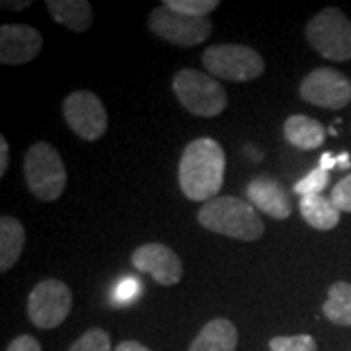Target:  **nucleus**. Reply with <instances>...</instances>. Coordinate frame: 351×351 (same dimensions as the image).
<instances>
[{"label": "nucleus", "instance_id": "4468645a", "mask_svg": "<svg viewBox=\"0 0 351 351\" xmlns=\"http://www.w3.org/2000/svg\"><path fill=\"white\" fill-rule=\"evenodd\" d=\"M239 343V330L226 318H215L201 328L191 341L189 351H234Z\"/></svg>", "mask_w": 351, "mask_h": 351}, {"label": "nucleus", "instance_id": "f3484780", "mask_svg": "<svg viewBox=\"0 0 351 351\" xmlns=\"http://www.w3.org/2000/svg\"><path fill=\"white\" fill-rule=\"evenodd\" d=\"M25 244L24 225L8 215L0 219V271L6 274L20 260Z\"/></svg>", "mask_w": 351, "mask_h": 351}, {"label": "nucleus", "instance_id": "a878e982", "mask_svg": "<svg viewBox=\"0 0 351 351\" xmlns=\"http://www.w3.org/2000/svg\"><path fill=\"white\" fill-rule=\"evenodd\" d=\"M6 351H41V343H39L38 339L34 338V336H18V338H14L10 343H8V348Z\"/></svg>", "mask_w": 351, "mask_h": 351}, {"label": "nucleus", "instance_id": "7c9ffc66", "mask_svg": "<svg viewBox=\"0 0 351 351\" xmlns=\"http://www.w3.org/2000/svg\"><path fill=\"white\" fill-rule=\"evenodd\" d=\"M336 160H338L339 170H348V168H351L350 152H341V154H338V156H336Z\"/></svg>", "mask_w": 351, "mask_h": 351}, {"label": "nucleus", "instance_id": "7ed1b4c3", "mask_svg": "<svg viewBox=\"0 0 351 351\" xmlns=\"http://www.w3.org/2000/svg\"><path fill=\"white\" fill-rule=\"evenodd\" d=\"M27 189L39 201H57L66 188V170L59 151L49 143L32 145L24 156Z\"/></svg>", "mask_w": 351, "mask_h": 351}, {"label": "nucleus", "instance_id": "5701e85b", "mask_svg": "<svg viewBox=\"0 0 351 351\" xmlns=\"http://www.w3.org/2000/svg\"><path fill=\"white\" fill-rule=\"evenodd\" d=\"M269 351H318V343L308 334L277 336L269 339Z\"/></svg>", "mask_w": 351, "mask_h": 351}, {"label": "nucleus", "instance_id": "9d476101", "mask_svg": "<svg viewBox=\"0 0 351 351\" xmlns=\"http://www.w3.org/2000/svg\"><path fill=\"white\" fill-rule=\"evenodd\" d=\"M299 94L304 101L324 110H343L351 101V80L336 69L320 66L304 76Z\"/></svg>", "mask_w": 351, "mask_h": 351}, {"label": "nucleus", "instance_id": "bb28decb", "mask_svg": "<svg viewBox=\"0 0 351 351\" xmlns=\"http://www.w3.org/2000/svg\"><path fill=\"white\" fill-rule=\"evenodd\" d=\"M8 170V141L6 137H0V176L6 174Z\"/></svg>", "mask_w": 351, "mask_h": 351}, {"label": "nucleus", "instance_id": "2eb2a0df", "mask_svg": "<svg viewBox=\"0 0 351 351\" xmlns=\"http://www.w3.org/2000/svg\"><path fill=\"white\" fill-rule=\"evenodd\" d=\"M283 135L289 145H293L295 149L301 151H314L318 147L324 145L326 138V129L320 121H316L308 115H291L287 117L285 125H283Z\"/></svg>", "mask_w": 351, "mask_h": 351}, {"label": "nucleus", "instance_id": "ddd939ff", "mask_svg": "<svg viewBox=\"0 0 351 351\" xmlns=\"http://www.w3.org/2000/svg\"><path fill=\"white\" fill-rule=\"evenodd\" d=\"M246 197L258 211L269 215L274 219H279V221L287 219L293 213V205H291L287 189L274 178H267V176L254 178L246 186Z\"/></svg>", "mask_w": 351, "mask_h": 351}, {"label": "nucleus", "instance_id": "f03ea898", "mask_svg": "<svg viewBox=\"0 0 351 351\" xmlns=\"http://www.w3.org/2000/svg\"><path fill=\"white\" fill-rule=\"evenodd\" d=\"M197 221L203 228L211 232L242 242L262 239L265 230L262 217L250 201L232 195H221L203 203L197 213Z\"/></svg>", "mask_w": 351, "mask_h": 351}, {"label": "nucleus", "instance_id": "1a4fd4ad", "mask_svg": "<svg viewBox=\"0 0 351 351\" xmlns=\"http://www.w3.org/2000/svg\"><path fill=\"white\" fill-rule=\"evenodd\" d=\"M66 125L84 141H98L108 131V113L101 100L90 90H76L63 101Z\"/></svg>", "mask_w": 351, "mask_h": 351}, {"label": "nucleus", "instance_id": "393cba45", "mask_svg": "<svg viewBox=\"0 0 351 351\" xmlns=\"http://www.w3.org/2000/svg\"><path fill=\"white\" fill-rule=\"evenodd\" d=\"M138 281L133 277H125L117 283L115 287V301L119 302H131L135 301V297L138 295Z\"/></svg>", "mask_w": 351, "mask_h": 351}, {"label": "nucleus", "instance_id": "aec40b11", "mask_svg": "<svg viewBox=\"0 0 351 351\" xmlns=\"http://www.w3.org/2000/svg\"><path fill=\"white\" fill-rule=\"evenodd\" d=\"M69 351H113L112 338L106 330L92 328L76 339L75 343L69 348Z\"/></svg>", "mask_w": 351, "mask_h": 351}, {"label": "nucleus", "instance_id": "cd10ccee", "mask_svg": "<svg viewBox=\"0 0 351 351\" xmlns=\"http://www.w3.org/2000/svg\"><path fill=\"white\" fill-rule=\"evenodd\" d=\"M113 351H152L149 350L147 346H143L141 341H135V339H125V341H121L117 348Z\"/></svg>", "mask_w": 351, "mask_h": 351}, {"label": "nucleus", "instance_id": "9b49d317", "mask_svg": "<svg viewBox=\"0 0 351 351\" xmlns=\"http://www.w3.org/2000/svg\"><path fill=\"white\" fill-rule=\"evenodd\" d=\"M131 262L141 274H149L158 285H166V287L180 283L184 276V265L178 254L170 246L158 242L138 246L131 256Z\"/></svg>", "mask_w": 351, "mask_h": 351}, {"label": "nucleus", "instance_id": "dca6fc26", "mask_svg": "<svg viewBox=\"0 0 351 351\" xmlns=\"http://www.w3.org/2000/svg\"><path fill=\"white\" fill-rule=\"evenodd\" d=\"M51 18L71 32H86L92 27L94 12L88 0H47Z\"/></svg>", "mask_w": 351, "mask_h": 351}, {"label": "nucleus", "instance_id": "a211bd4d", "mask_svg": "<svg viewBox=\"0 0 351 351\" xmlns=\"http://www.w3.org/2000/svg\"><path fill=\"white\" fill-rule=\"evenodd\" d=\"M301 217L316 230H332L339 223V211L326 195H304L299 199Z\"/></svg>", "mask_w": 351, "mask_h": 351}, {"label": "nucleus", "instance_id": "f257e3e1", "mask_svg": "<svg viewBox=\"0 0 351 351\" xmlns=\"http://www.w3.org/2000/svg\"><path fill=\"white\" fill-rule=\"evenodd\" d=\"M226 158L223 147L211 137L191 141L178 166V180L184 195L191 201L215 199L225 182Z\"/></svg>", "mask_w": 351, "mask_h": 351}, {"label": "nucleus", "instance_id": "423d86ee", "mask_svg": "<svg viewBox=\"0 0 351 351\" xmlns=\"http://www.w3.org/2000/svg\"><path fill=\"white\" fill-rule=\"evenodd\" d=\"M203 66L211 73V76L230 82L256 80L265 71V63L258 51L248 45L234 43H221L205 49Z\"/></svg>", "mask_w": 351, "mask_h": 351}, {"label": "nucleus", "instance_id": "4be33fe9", "mask_svg": "<svg viewBox=\"0 0 351 351\" xmlns=\"http://www.w3.org/2000/svg\"><path fill=\"white\" fill-rule=\"evenodd\" d=\"M328 182H330L328 172H324L322 168H314L295 184L293 191L301 197H304V195H322V191L328 188Z\"/></svg>", "mask_w": 351, "mask_h": 351}, {"label": "nucleus", "instance_id": "20e7f679", "mask_svg": "<svg viewBox=\"0 0 351 351\" xmlns=\"http://www.w3.org/2000/svg\"><path fill=\"white\" fill-rule=\"evenodd\" d=\"M172 88L180 104L197 117H215L225 112V86L211 75L184 69L174 76Z\"/></svg>", "mask_w": 351, "mask_h": 351}, {"label": "nucleus", "instance_id": "f8f14e48", "mask_svg": "<svg viewBox=\"0 0 351 351\" xmlns=\"http://www.w3.org/2000/svg\"><path fill=\"white\" fill-rule=\"evenodd\" d=\"M43 47V38L36 27L25 24H4L0 27V63L24 64L34 61Z\"/></svg>", "mask_w": 351, "mask_h": 351}, {"label": "nucleus", "instance_id": "c756f323", "mask_svg": "<svg viewBox=\"0 0 351 351\" xmlns=\"http://www.w3.org/2000/svg\"><path fill=\"white\" fill-rule=\"evenodd\" d=\"M32 6V0H20V2H10V0H4L2 2V8H8V10H24Z\"/></svg>", "mask_w": 351, "mask_h": 351}, {"label": "nucleus", "instance_id": "0eeeda50", "mask_svg": "<svg viewBox=\"0 0 351 351\" xmlns=\"http://www.w3.org/2000/svg\"><path fill=\"white\" fill-rule=\"evenodd\" d=\"M73 308V293L59 279H45L27 297V316L41 330L61 326Z\"/></svg>", "mask_w": 351, "mask_h": 351}, {"label": "nucleus", "instance_id": "412c9836", "mask_svg": "<svg viewBox=\"0 0 351 351\" xmlns=\"http://www.w3.org/2000/svg\"><path fill=\"white\" fill-rule=\"evenodd\" d=\"M164 6L193 18H207V14L219 8L221 2L219 0H166Z\"/></svg>", "mask_w": 351, "mask_h": 351}, {"label": "nucleus", "instance_id": "6e6552de", "mask_svg": "<svg viewBox=\"0 0 351 351\" xmlns=\"http://www.w3.org/2000/svg\"><path fill=\"white\" fill-rule=\"evenodd\" d=\"M149 29L168 43L180 47H193L209 39L213 24L209 18L186 16L162 4L160 8H154L149 16Z\"/></svg>", "mask_w": 351, "mask_h": 351}, {"label": "nucleus", "instance_id": "6ab92c4d", "mask_svg": "<svg viewBox=\"0 0 351 351\" xmlns=\"http://www.w3.org/2000/svg\"><path fill=\"white\" fill-rule=\"evenodd\" d=\"M322 313L336 326H351V283L338 281L328 289Z\"/></svg>", "mask_w": 351, "mask_h": 351}, {"label": "nucleus", "instance_id": "b1692460", "mask_svg": "<svg viewBox=\"0 0 351 351\" xmlns=\"http://www.w3.org/2000/svg\"><path fill=\"white\" fill-rule=\"evenodd\" d=\"M330 199L334 201V205L339 211L351 213V174L346 176L343 180H339L338 184L332 189Z\"/></svg>", "mask_w": 351, "mask_h": 351}, {"label": "nucleus", "instance_id": "c85d7f7f", "mask_svg": "<svg viewBox=\"0 0 351 351\" xmlns=\"http://www.w3.org/2000/svg\"><path fill=\"white\" fill-rule=\"evenodd\" d=\"M318 168H322L324 172H330V170L338 168V160H336V156H334V154H330V152H324V154L320 156V160H318Z\"/></svg>", "mask_w": 351, "mask_h": 351}, {"label": "nucleus", "instance_id": "39448f33", "mask_svg": "<svg viewBox=\"0 0 351 351\" xmlns=\"http://www.w3.org/2000/svg\"><path fill=\"white\" fill-rule=\"evenodd\" d=\"M311 47L336 63L351 61V22L339 8H324L306 24Z\"/></svg>", "mask_w": 351, "mask_h": 351}]
</instances>
